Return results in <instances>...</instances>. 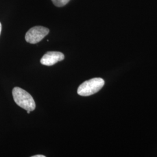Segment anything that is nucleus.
Wrapping results in <instances>:
<instances>
[{
	"label": "nucleus",
	"mask_w": 157,
	"mask_h": 157,
	"mask_svg": "<svg viewBox=\"0 0 157 157\" xmlns=\"http://www.w3.org/2000/svg\"><path fill=\"white\" fill-rule=\"evenodd\" d=\"M13 100L17 105L23 109L33 111L36 108V104L33 98L26 91L16 87L12 90Z\"/></svg>",
	"instance_id": "f257e3e1"
},
{
	"label": "nucleus",
	"mask_w": 157,
	"mask_h": 157,
	"mask_svg": "<svg viewBox=\"0 0 157 157\" xmlns=\"http://www.w3.org/2000/svg\"><path fill=\"white\" fill-rule=\"evenodd\" d=\"M105 84L101 78H93L80 84L78 89V94L82 96H89L99 91Z\"/></svg>",
	"instance_id": "f03ea898"
},
{
	"label": "nucleus",
	"mask_w": 157,
	"mask_h": 157,
	"mask_svg": "<svg viewBox=\"0 0 157 157\" xmlns=\"http://www.w3.org/2000/svg\"><path fill=\"white\" fill-rule=\"evenodd\" d=\"M49 29L43 26H35L29 30L25 35L26 41L30 44H36L49 33Z\"/></svg>",
	"instance_id": "7ed1b4c3"
},
{
	"label": "nucleus",
	"mask_w": 157,
	"mask_h": 157,
	"mask_svg": "<svg viewBox=\"0 0 157 157\" xmlns=\"http://www.w3.org/2000/svg\"><path fill=\"white\" fill-rule=\"evenodd\" d=\"M65 56L61 52L49 51L47 52L41 58L40 62L42 65L45 66H52L57 62L64 59Z\"/></svg>",
	"instance_id": "20e7f679"
},
{
	"label": "nucleus",
	"mask_w": 157,
	"mask_h": 157,
	"mask_svg": "<svg viewBox=\"0 0 157 157\" xmlns=\"http://www.w3.org/2000/svg\"><path fill=\"white\" fill-rule=\"evenodd\" d=\"M53 4L58 7H61L67 5L70 0H51Z\"/></svg>",
	"instance_id": "39448f33"
},
{
	"label": "nucleus",
	"mask_w": 157,
	"mask_h": 157,
	"mask_svg": "<svg viewBox=\"0 0 157 157\" xmlns=\"http://www.w3.org/2000/svg\"><path fill=\"white\" fill-rule=\"evenodd\" d=\"M32 157H45V156L44 155H36L32 156Z\"/></svg>",
	"instance_id": "423d86ee"
},
{
	"label": "nucleus",
	"mask_w": 157,
	"mask_h": 157,
	"mask_svg": "<svg viewBox=\"0 0 157 157\" xmlns=\"http://www.w3.org/2000/svg\"><path fill=\"white\" fill-rule=\"evenodd\" d=\"M1 30H2V25H1V23H0V34H1Z\"/></svg>",
	"instance_id": "0eeeda50"
}]
</instances>
